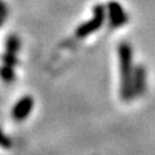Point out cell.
Wrapping results in <instances>:
<instances>
[{
  "mask_svg": "<svg viewBox=\"0 0 155 155\" xmlns=\"http://www.w3.org/2000/svg\"><path fill=\"white\" fill-rule=\"evenodd\" d=\"M119 62L121 76V97L125 100L133 98L132 94V49L127 43H121L119 47Z\"/></svg>",
  "mask_w": 155,
  "mask_h": 155,
  "instance_id": "6da1fadb",
  "label": "cell"
},
{
  "mask_svg": "<svg viewBox=\"0 0 155 155\" xmlns=\"http://www.w3.org/2000/svg\"><path fill=\"white\" fill-rule=\"evenodd\" d=\"M104 18H105V12H104V8L98 5L95 9H94V16L92 20H89L88 22L81 25L77 29V37L80 38H83V37H87L88 34L98 31L100 28V26L103 25L104 22Z\"/></svg>",
  "mask_w": 155,
  "mask_h": 155,
  "instance_id": "7a4b0ae2",
  "label": "cell"
},
{
  "mask_svg": "<svg viewBox=\"0 0 155 155\" xmlns=\"http://www.w3.org/2000/svg\"><path fill=\"white\" fill-rule=\"evenodd\" d=\"M33 107V99L31 97H23L20 99L12 109V119L16 121H22L29 115Z\"/></svg>",
  "mask_w": 155,
  "mask_h": 155,
  "instance_id": "3957f363",
  "label": "cell"
},
{
  "mask_svg": "<svg viewBox=\"0 0 155 155\" xmlns=\"http://www.w3.org/2000/svg\"><path fill=\"white\" fill-rule=\"evenodd\" d=\"M109 16L114 27H120L127 22V15L124 8L116 2L109 3Z\"/></svg>",
  "mask_w": 155,
  "mask_h": 155,
  "instance_id": "277c9868",
  "label": "cell"
},
{
  "mask_svg": "<svg viewBox=\"0 0 155 155\" xmlns=\"http://www.w3.org/2000/svg\"><path fill=\"white\" fill-rule=\"evenodd\" d=\"M147 76H145V70L144 67L139 66L133 71V78H132V94L134 95H140L145 91V82Z\"/></svg>",
  "mask_w": 155,
  "mask_h": 155,
  "instance_id": "5b68a950",
  "label": "cell"
},
{
  "mask_svg": "<svg viewBox=\"0 0 155 155\" xmlns=\"http://www.w3.org/2000/svg\"><path fill=\"white\" fill-rule=\"evenodd\" d=\"M18 39L16 37H10L8 41V54H6V66H12L15 62V54L18 49Z\"/></svg>",
  "mask_w": 155,
  "mask_h": 155,
  "instance_id": "8992f818",
  "label": "cell"
},
{
  "mask_svg": "<svg viewBox=\"0 0 155 155\" xmlns=\"http://www.w3.org/2000/svg\"><path fill=\"white\" fill-rule=\"evenodd\" d=\"M0 74H2L3 80L5 81H12L14 80V72H12V68L10 66H4L0 71Z\"/></svg>",
  "mask_w": 155,
  "mask_h": 155,
  "instance_id": "52a82bcc",
  "label": "cell"
},
{
  "mask_svg": "<svg viewBox=\"0 0 155 155\" xmlns=\"http://www.w3.org/2000/svg\"><path fill=\"white\" fill-rule=\"evenodd\" d=\"M11 145L10 140L3 134V132L0 131V147H3V148H9Z\"/></svg>",
  "mask_w": 155,
  "mask_h": 155,
  "instance_id": "ba28073f",
  "label": "cell"
},
{
  "mask_svg": "<svg viewBox=\"0 0 155 155\" xmlns=\"http://www.w3.org/2000/svg\"><path fill=\"white\" fill-rule=\"evenodd\" d=\"M5 15H6V9H5L4 4L0 2V18H3Z\"/></svg>",
  "mask_w": 155,
  "mask_h": 155,
  "instance_id": "9c48e42d",
  "label": "cell"
}]
</instances>
